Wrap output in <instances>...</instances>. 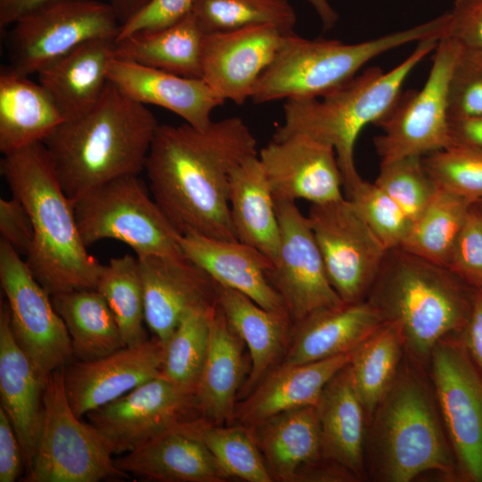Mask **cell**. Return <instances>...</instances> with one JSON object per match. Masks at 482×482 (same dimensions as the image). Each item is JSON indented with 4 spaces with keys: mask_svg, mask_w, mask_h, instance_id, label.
Segmentation results:
<instances>
[{
    "mask_svg": "<svg viewBox=\"0 0 482 482\" xmlns=\"http://www.w3.org/2000/svg\"><path fill=\"white\" fill-rule=\"evenodd\" d=\"M257 140L240 117L159 125L145 165L153 198L181 233L237 240L229 211L232 171L257 156Z\"/></svg>",
    "mask_w": 482,
    "mask_h": 482,
    "instance_id": "obj_1",
    "label": "cell"
},
{
    "mask_svg": "<svg viewBox=\"0 0 482 482\" xmlns=\"http://www.w3.org/2000/svg\"><path fill=\"white\" fill-rule=\"evenodd\" d=\"M365 465L367 478L378 482H410L428 473L460 481L428 371L406 354L368 422Z\"/></svg>",
    "mask_w": 482,
    "mask_h": 482,
    "instance_id": "obj_2",
    "label": "cell"
},
{
    "mask_svg": "<svg viewBox=\"0 0 482 482\" xmlns=\"http://www.w3.org/2000/svg\"><path fill=\"white\" fill-rule=\"evenodd\" d=\"M146 105L108 82L87 113L63 121L44 142L71 200L114 179L138 175L159 127Z\"/></svg>",
    "mask_w": 482,
    "mask_h": 482,
    "instance_id": "obj_3",
    "label": "cell"
},
{
    "mask_svg": "<svg viewBox=\"0 0 482 482\" xmlns=\"http://www.w3.org/2000/svg\"><path fill=\"white\" fill-rule=\"evenodd\" d=\"M0 170L32 223L33 242L26 262L36 279L51 296L96 289L104 265L87 252L73 202L62 188L44 144L4 155Z\"/></svg>",
    "mask_w": 482,
    "mask_h": 482,
    "instance_id": "obj_4",
    "label": "cell"
},
{
    "mask_svg": "<svg viewBox=\"0 0 482 482\" xmlns=\"http://www.w3.org/2000/svg\"><path fill=\"white\" fill-rule=\"evenodd\" d=\"M475 293L448 268L394 248L366 300L383 322L398 328L405 354L428 370L435 346L464 330Z\"/></svg>",
    "mask_w": 482,
    "mask_h": 482,
    "instance_id": "obj_5",
    "label": "cell"
},
{
    "mask_svg": "<svg viewBox=\"0 0 482 482\" xmlns=\"http://www.w3.org/2000/svg\"><path fill=\"white\" fill-rule=\"evenodd\" d=\"M439 39L418 42L402 62L388 71L370 67L348 82L320 98L286 100L284 122L272 139L303 134L331 145L349 188L361 176L354 161V147L362 130L378 125L399 99L403 83Z\"/></svg>",
    "mask_w": 482,
    "mask_h": 482,
    "instance_id": "obj_6",
    "label": "cell"
},
{
    "mask_svg": "<svg viewBox=\"0 0 482 482\" xmlns=\"http://www.w3.org/2000/svg\"><path fill=\"white\" fill-rule=\"evenodd\" d=\"M445 12L426 22L359 43L284 35L271 63L257 80L251 98L255 104L281 99L320 98L356 76L372 59L402 46L447 35Z\"/></svg>",
    "mask_w": 482,
    "mask_h": 482,
    "instance_id": "obj_7",
    "label": "cell"
},
{
    "mask_svg": "<svg viewBox=\"0 0 482 482\" xmlns=\"http://www.w3.org/2000/svg\"><path fill=\"white\" fill-rule=\"evenodd\" d=\"M77 225L84 244L116 239L137 256L186 258L181 233L151 198L138 175H126L96 187L73 200Z\"/></svg>",
    "mask_w": 482,
    "mask_h": 482,
    "instance_id": "obj_8",
    "label": "cell"
},
{
    "mask_svg": "<svg viewBox=\"0 0 482 482\" xmlns=\"http://www.w3.org/2000/svg\"><path fill=\"white\" fill-rule=\"evenodd\" d=\"M112 455L100 433L74 413L65 392L63 367L53 371L46 382L37 453L23 481L99 482L129 478L117 468Z\"/></svg>",
    "mask_w": 482,
    "mask_h": 482,
    "instance_id": "obj_9",
    "label": "cell"
},
{
    "mask_svg": "<svg viewBox=\"0 0 482 482\" xmlns=\"http://www.w3.org/2000/svg\"><path fill=\"white\" fill-rule=\"evenodd\" d=\"M459 50L455 41L446 36L442 37L423 87L402 92L392 110L378 122L382 133L374 138V146L380 164L405 157H423L454 142L448 95Z\"/></svg>",
    "mask_w": 482,
    "mask_h": 482,
    "instance_id": "obj_10",
    "label": "cell"
},
{
    "mask_svg": "<svg viewBox=\"0 0 482 482\" xmlns=\"http://www.w3.org/2000/svg\"><path fill=\"white\" fill-rule=\"evenodd\" d=\"M120 23L108 2L51 0L18 19L8 39L10 67L22 75L42 68L79 45L115 37Z\"/></svg>",
    "mask_w": 482,
    "mask_h": 482,
    "instance_id": "obj_11",
    "label": "cell"
},
{
    "mask_svg": "<svg viewBox=\"0 0 482 482\" xmlns=\"http://www.w3.org/2000/svg\"><path fill=\"white\" fill-rule=\"evenodd\" d=\"M428 371L460 481L482 482V375L460 336L435 346Z\"/></svg>",
    "mask_w": 482,
    "mask_h": 482,
    "instance_id": "obj_12",
    "label": "cell"
},
{
    "mask_svg": "<svg viewBox=\"0 0 482 482\" xmlns=\"http://www.w3.org/2000/svg\"><path fill=\"white\" fill-rule=\"evenodd\" d=\"M0 282L13 337L39 377L46 380L53 371L74 361L71 337L51 295L26 261L3 239Z\"/></svg>",
    "mask_w": 482,
    "mask_h": 482,
    "instance_id": "obj_13",
    "label": "cell"
},
{
    "mask_svg": "<svg viewBox=\"0 0 482 482\" xmlns=\"http://www.w3.org/2000/svg\"><path fill=\"white\" fill-rule=\"evenodd\" d=\"M307 217L338 296L366 300L388 250L348 198L312 204Z\"/></svg>",
    "mask_w": 482,
    "mask_h": 482,
    "instance_id": "obj_14",
    "label": "cell"
},
{
    "mask_svg": "<svg viewBox=\"0 0 482 482\" xmlns=\"http://www.w3.org/2000/svg\"><path fill=\"white\" fill-rule=\"evenodd\" d=\"M200 416L195 391L158 376L87 414L113 454Z\"/></svg>",
    "mask_w": 482,
    "mask_h": 482,
    "instance_id": "obj_15",
    "label": "cell"
},
{
    "mask_svg": "<svg viewBox=\"0 0 482 482\" xmlns=\"http://www.w3.org/2000/svg\"><path fill=\"white\" fill-rule=\"evenodd\" d=\"M280 245L270 280L294 322L323 308L344 303L331 286L307 216L295 202H276Z\"/></svg>",
    "mask_w": 482,
    "mask_h": 482,
    "instance_id": "obj_16",
    "label": "cell"
},
{
    "mask_svg": "<svg viewBox=\"0 0 482 482\" xmlns=\"http://www.w3.org/2000/svg\"><path fill=\"white\" fill-rule=\"evenodd\" d=\"M275 201L312 204L343 198L344 178L334 148L303 134L272 139L258 154Z\"/></svg>",
    "mask_w": 482,
    "mask_h": 482,
    "instance_id": "obj_17",
    "label": "cell"
},
{
    "mask_svg": "<svg viewBox=\"0 0 482 482\" xmlns=\"http://www.w3.org/2000/svg\"><path fill=\"white\" fill-rule=\"evenodd\" d=\"M284 35L267 24L204 34L201 79L223 102L244 104L274 59Z\"/></svg>",
    "mask_w": 482,
    "mask_h": 482,
    "instance_id": "obj_18",
    "label": "cell"
},
{
    "mask_svg": "<svg viewBox=\"0 0 482 482\" xmlns=\"http://www.w3.org/2000/svg\"><path fill=\"white\" fill-rule=\"evenodd\" d=\"M145 325L164 345L189 312L218 304L217 283L187 258L137 256Z\"/></svg>",
    "mask_w": 482,
    "mask_h": 482,
    "instance_id": "obj_19",
    "label": "cell"
},
{
    "mask_svg": "<svg viewBox=\"0 0 482 482\" xmlns=\"http://www.w3.org/2000/svg\"><path fill=\"white\" fill-rule=\"evenodd\" d=\"M165 345L156 337L93 361L63 367L68 401L78 418L124 395L161 374Z\"/></svg>",
    "mask_w": 482,
    "mask_h": 482,
    "instance_id": "obj_20",
    "label": "cell"
},
{
    "mask_svg": "<svg viewBox=\"0 0 482 482\" xmlns=\"http://www.w3.org/2000/svg\"><path fill=\"white\" fill-rule=\"evenodd\" d=\"M184 256L217 284L237 290L260 306L289 315L270 280L273 262L258 249L239 240H225L186 232L180 237Z\"/></svg>",
    "mask_w": 482,
    "mask_h": 482,
    "instance_id": "obj_21",
    "label": "cell"
},
{
    "mask_svg": "<svg viewBox=\"0 0 482 482\" xmlns=\"http://www.w3.org/2000/svg\"><path fill=\"white\" fill-rule=\"evenodd\" d=\"M108 81L142 104L167 109L197 129H207L212 113L224 102L202 79L179 76L159 69L113 57Z\"/></svg>",
    "mask_w": 482,
    "mask_h": 482,
    "instance_id": "obj_22",
    "label": "cell"
},
{
    "mask_svg": "<svg viewBox=\"0 0 482 482\" xmlns=\"http://www.w3.org/2000/svg\"><path fill=\"white\" fill-rule=\"evenodd\" d=\"M46 382L16 343L6 301L0 306V397L19 439L26 471L34 461L44 420Z\"/></svg>",
    "mask_w": 482,
    "mask_h": 482,
    "instance_id": "obj_23",
    "label": "cell"
},
{
    "mask_svg": "<svg viewBox=\"0 0 482 482\" xmlns=\"http://www.w3.org/2000/svg\"><path fill=\"white\" fill-rule=\"evenodd\" d=\"M382 323L367 300L317 310L293 323L288 346L277 366L312 362L351 353Z\"/></svg>",
    "mask_w": 482,
    "mask_h": 482,
    "instance_id": "obj_24",
    "label": "cell"
},
{
    "mask_svg": "<svg viewBox=\"0 0 482 482\" xmlns=\"http://www.w3.org/2000/svg\"><path fill=\"white\" fill-rule=\"evenodd\" d=\"M351 353L276 366L237 403L233 424L250 427L286 411L316 406L328 382L349 363Z\"/></svg>",
    "mask_w": 482,
    "mask_h": 482,
    "instance_id": "obj_25",
    "label": "cell"
},
{
    "mask_svg": "<svg viewBox=\"0 0 482 482\" xmlns=\"http://www.w3.org/2000/svg\"><path fill=\"white\" fill-rule=\"evenodd\" d=\"M115 37L88 40L42 68L38 83L51 96L64 120L92 110L108 84V67L114 57Z\"/></svg>",
    "mask_w": 482,
    "mask_h": 482,
    "instance_id": "obj_26",
    "label": "cell"
},
{
    "mask_svg": "<svg viewBox=\"0 0 482 482\" xmlns=\"http://www.w3.org/2000/svg\"><path fill=\"white\" fill-rule=\"evenodd\" d=\"M316 408L321 456L345 468L358 481L365 480L368 417L353 386L349 363L325 386Z\"/></svg>",
    "mask_w": 482,
    "mask_h": 482,
    "instance_id": "obj_27",
    "label": "cell"
},
{
    "mask_svg": "<svg viewBox=\"0 0 482 482\" xmlns=\"http://www.w3.org/2000/svg\"><path fill=\"white\" fill-rule=\"evenodd\" d=\"M120 470L159 482H225L229 478L210 451L176 427L166 430L122 457Z\"/></svg>",
    "mask_w": 482,
    "mask_h": 482,
    "instance_id": "obj_28",
    "label": "cell"
},
{
    "mask_svg": "<svg viewBox=\"0 0 482 482\" xmlns=\"http://www.w3.org/2000/svg\"><path fill=\"white\" fill-rule=\"evenodd\" d=\"M218 305L227 321L247 345L251 369L238 397H245L281 361L288 346L293 321L269 311L245 295L217 284Z\"/></svg>",
    "mask_w": 482,
    "mask_h": 482,
    "instance_id": "obj_29",
    "label": "cell"
},
{
    "mask_svg": "<svg viewBox=\"0 0 482 482\" xmlns=\"http://www.w3.org/2000/svg\"><path fill=\"white\" fill-rule=\"evenodd\" d=\"M245 345L217 304L208 353L195 388L200 416L216 425L233 424L245 375Z\"/></svg>",
    "mask_w": 482,
    "mask_h": 482,
    "instance_id": "obj_30",
    "label": "cell"
},
{
    "mask_svg": "<svg viewBox=\"0 0 482 482\" xmlns=\"http://www.w3.org/2000/svg\"><path fill=\"white\" fill-rule=\"evenodd\" d=\"M64 120L39 83L3 67L0 71V151L4 155L43 143Z\"/></svg>",
    "mask_w": 482,
    "mask_h": 482,
    "instance_id": "obj_31",
    "label": "cell"
},
{
    "mask_svg": "<svg viewBox=\"0 0 482 482\" xmlns=\"http://www.w3.org/2000/svg\"><path fill=\"white\" fill-rule=\"evenodd\" d=\"M229 203L237 240L258 249L274 265L279 252L280 227L276 201L258 155L232 171Z\"/></svg>",
    "mask_w": 482,
    "mask_h": 482,
    "instance_id": "obj_32",
    "label": "cell"
},
{
    "mask_svg": "<svg viewBox=\"0 0 482 482\" xmlns=\"http://www.w3.org/2000/svg\"><path fill=\"white\" fill-rule=\"evenodd\" d=\"M248 428L273 481L294 482L301 467L322 457L316 406L286 411Z\"/></svg>",
    "mask_w": 482,
    "mask_h": 482,
    "instance_id": "obj_33",
    "label": "cell"
},
{
    "mask_svg": "<svg viewBox=\"0 0 482 482\" xmlns=\"http://www.w3.org/2000/svg\"><path fill=\"white\" fill-rule=\"evenodd\" d=\"M204 32L190 12L157 29L139 30L115 40L113 56L179 76L201 79Z\"/></svg>",
    "mask_w": 482,
    "mask_h": 482,
    "instance_id": "obj_34",
    "label": "cell"
},
{
    "mask_svg": "<svg viewBox=\"0 0 482 482\" xmlns=\"http://www.w3.org/2000/svg\"><path fill=\"white\" fill-rule=\"evenodd\" d=\"M51 297L70 334L74 360H96L126 346L115 318L97 289H77Z\"/></svg>",
    "mask_w": 482,
    "mask_h": 482,
    "instance_id": "obj_35",
    "label": "cell"
},
{
    "mask_svg": "<svg viewBox=\"0 0 482 482\" xmlns=\"http://www.w3.org/2000/svg\"><path fill=\"white\" fill-rule=\"evenodd\" d=\"M405 354L398 328L383 322L351 353L349 367L355 390L364 406L368 422L392 386Z\"/></svg>",
    "mask_w": 482,
    "mask_h": 482,
    "instance_id": "obj_36",
    "label": "cell"
},
{
    "mask_svg": "<svg viewBox=\"0 0 482 482\" xmlns=\"http://www.w3.org/2000/svg\"><path fill=\"white\" fill-rule=\"evenodd\" d=\"M176 428L201 442L229 478L248 482L273 481L248 427L241 424L219 426L198 416Z\"/></svg>",
    "mask_w": 482,
    "mask_h": 482,
    "instance_id": "obj_37",
    "label": "cell"
},
{
    "mask_svg": "<svg viewBox=\"0 0 482 482\" xmlns=\"http://www.w3.org/2000/svg\"><path fill=\"white\" fill-rule=\"evenodd\" d=\"M472 204L438 187L425 210L411 222L406 237L398 248L447 267Z\"/></svg>",
    "mask_w": 482,
    "mask_h": 482,
    "instance_id": "obj_38",
    "label": "cell"
},
{
    "mask_svg": "<svg viewBox=\"0 0 482 482\" xmlns=\"http://www.w3.org/2000/svg\"><path fill=\"white\" fill-rule=\"evenodd\" d=\"M96 289L107 302L126 345H137L148 339L137 258L125 254L111 259L104 266Z\"/></svg>",
    "mask_w": 482,
    "mask_h": 482,
    "instance_id": "obj_39",
    "label": "cell"
},
{
    "mask_svg": "<svg viewBox=\"0 0 482 482\" xmlns=\"http://www.w3.org/2000/svg\"><path fill=\"white\" fill-rule=\"evenodd\" d=\"M191 12L204 34L260 24L290 34L296 22L287 0H195Z\"/></svg>",
    "mask_w": 482,
    "mask_h": 482,
    "instance_id": "obj_40",
    "label": "cell"
},
{
    "mask_svg": "<svg viewBox=\"0 0 482 482\" xmlns=\"http://www.w3.org/2000/svg\"><path fill=\"white\" fill-rule=\"evenodd\" d=\"M216 307L193 311L181 320L165 344L161 377L195 391L208 353Z\"/></svg>",
    "mask_w": 482,
    "mask_h": 482,
    "instance_id": "obj_41",
    "label": "cell"
},
{
    "mask_svg": "<svg viewBox=\"0 0 482 482\" xmlns=\"http://www.w3.org/2000/svg\"><path fill=\"white\" fill-rule=\"evenodd\" d=\"M436 185L471 204L482 198V150L460 142L422 157Z\"/></svg>",
    "mask_w": 482,
    "mask_h": 482,
    "instance_id": "obj_42",
    "label": "cell"
},
{
    "mask_svg": "<svg viewBox=\"0 0 482 482\" xmlns=\"http://www.w3.org/2000/svg\"><path fill=\"white\" fill-rule=\"evenodd\" d=\"M414 221L432 200L438 187L428 175L422 157L411 156L380 164L374 181Z\"/></svg>",
    "mask_w": 482,
    "mask_h": 482,
    "instance_id": "obj_43",
    "label": "cell"
},
{
    "mask_svg": "<svg viewBox=\"0 0 482 482\" xmlns=\"http://www.w3.org/2000/svg\"><path fill=\"white\" fill-rule=\"evenodd\" d=\"M346 192L347 198L385 247H400L411 224L401 207L374 182L362 177Z\"/></svg>",
    "mask_w": 482,
    "mask_h": 482,
    "instance_id": "obj_44",
    "label": "cell"
},
{
    "mask_svg": "<svg viewBox=\"0 0 482 482\" xmlns=\"http://www.w3.org/2000/svg\"><path fill=\"white\" fill-rule=\"evenodd\" d=\"M449 118L482 114V50L460 46L449 82Z\"/></svg>",
    "mask_w": 482,
    "mask_h": 482,
    "instance_id": "obj_45",
    "label": "cell"
},
{
    "mask_svg": "<svg viewBox=\"0 0 482 482\" xmlns=\"http://www.w3.org/2000/svg\"><path fill=\"white\" fill-rule=\"evenodd\" d=\"M446 268L470 287H482V212L474 204Z\"/></svg>",
    "mask_w": 482,
    "mask_h": 482,
    "instance_id": "obj_46",
    "label": "cell"
},
{
    "mask_svg": "<svg viewBox=\"0 0 482 482\" xmlns=\"http://www.w3.org/2000/svg\"><path fill=\"white\" fill-rule=\"evenodd\" d=\"M195 0H151L140 12L120 25L115 40L139 30L169 26L188 14Z\"/></svg>",
    "mask_w": 482,
    "mask_h": 482,
    "instance_id": "obj_47",
    "label": "cell"
},
{
    "mask_svg": "<svg viewBox=\"0 0 482 482\" xmlns=\"http://www.w3.org/2000/svg\"><path fill=\"white\" fill-rule=\"evenodd\" d=\"M447 36L461 47L482 50V0H455Z\"/></svg>",
    "mask_w": 482,
    "mask_h": 482,
    "instance_id": "obj_48",
    "label": "cell"
},
{
    "mask_svg": "<svg viewBox=\"0 0 482 482\" xmlns=\"http://www.w3.org/2000/svg\"><path fill=\"white\" fill-rule=\"evenodd\" d=\"M1 239L20 254L27 255L33 242V227L29 215L20 200L0 199Z\"/></svg>",
    "mask_w": 482,
    "mask_h": 482,
    "instance_id": "obj_49",
    "label": "cell"
},
{
    "mask_svg": "<svg viewBox=\"0 0 482 482\" xmlns=\"http://www.w3.org/2000/svg\"><path fill=\"white\" fill-rule=\"evenodd\" d=\"M23 467L19 439L9 417L0 406V482H14Z\"/></svg>",
    "mask_w": 482,
    "mask_h": 482,
    "instance_id": "obj_50",
    "label": "cell"
},
{
    "mask_svg": "<svg viewBox=\"0 0 482 482\" xmlns=\"http://www.w3.org/2000/svg\"><path fill=\"white\" fill-rule=\"evenodd\" d=\"M460 339L482 375V287L476 289L471 314Z\"/></svg>",
    "mask_w": 482,
    "mask_h": 482,
    "instance_id": "obj_51",
    "label": "cell"
},
{
    "mask_svg": "<svg viewBox=\"0 0 482 482\" xmlns=\"http://www.w3.org/2000/svg\"><path fill=\"white\" fill-rule=\"evenodd\" d=\"M356 477L341 465L320 457L301 467L294 482H355Z\"/></svg>",
    "mask_w": 482,
    "mask_h": 482,
    "instance_id": "obj_52",
    "label": "cell"
},
{
    "mask_svg": "<svg viewBox=\"0 0 482 482\" xmlns=\"http://www.w3.org/2000/svg\"><path fill=\"white\" fill-rule=\"evenodd\" d=\"M450 129L454 142L482 150V114L450 119Z\"/></svg>",
    "mask_w": 482,
    "mask_h": 482,
    "instance_id": "obj_53",
    "label": "cell"
},
{
    "mask_svg": "<svg viewBox=\"0 0 482 482\" xmlns=\"http://www.w3.org/2000/svg\"><path fill=\"white\" fill-rule=\"evenodd\" d=\"M51 0H0V29L12 26L22 15Z\"/></svg>",
    "mask_w": 482,
    "mask_h": 482,
    "instance_id": "obj_54",
    "label": "cell"
},
{
    "mask_svg": "<svg viewBox=\"0 0 482 482\" xmlns=\"http://www.w3.org/2000/svg\"><path fill=\"white\" fill-rule=\"evenodd\" d=\"M151 0H107L114 9L120 25L135 16Z\"/></svg>",
    "mask_w": 482,
    "mask_h": 482,
    "instance_id": "obj_55",
    "label": "cell"
},
{
    "mask_svg": "<svg viewBox=\"0 0 482 482\" xmlns=\"http://www.w3.org/2000/svg\"><path fill=\"white\" fill-rule=\"evenodd\" d=\"M307 1L316 11L319 15L323 29H329L335 26L338 20L337 12L332 8L328 0H305Z\"/></svg>",
    "mask_w": 482,
    "mask_h": 482,
    "instance_id": "obj_56",
    "label": "cell"
},
{
    "mask_svg": "<svg viewBox=\"0 0 482 482\" xmlns=\"http://www.w3.org/2000/svg\"><path fill=\"white\" fill-rule=\"evenodd\" d=\"M482 212V198L474 204Z\"/></svg>",
    "mask_w": 482,
    "mask_h": 482,
    "instance_id": "obj_57",
    "label": "cell"
}]
</instances>
